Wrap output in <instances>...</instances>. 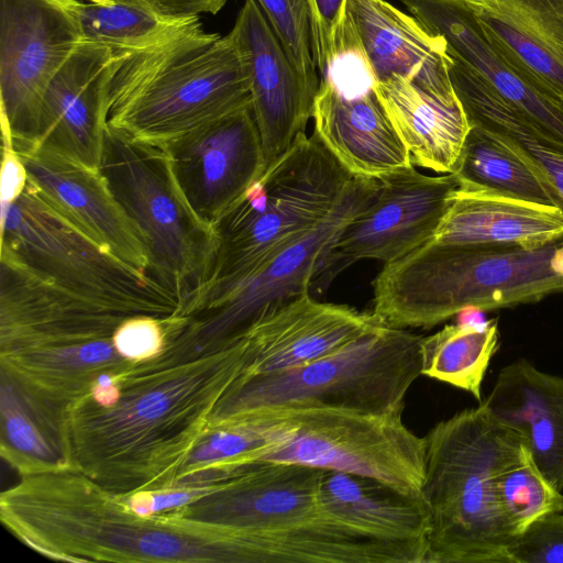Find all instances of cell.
Listing matches in <instances>:
<instances>
[{"label":"cell","instance_id":"1","mask_svg":"<svg viewBox=\"0 0 563 563\" xmlns=\"http://www.w3.org/2000/svg\"><path fill=\"white\" fill-rule=\"evenodd\" d=\"M243 366L238 339L208 350L167 336L161 354L113 373L109 406L87 394L66 410L56 440L65 467L117 494L169 487Z\"/></svg>","mask_w":563,"mask_h":563},{"label":"cell","instance_id":"2","mask_svg":"<svg viewBox=\"0 0 563 563\" xmlns=\"http://www.w3.org/2000/svg\"><path fill=\"white\" fill-rule=\"evenodd\" d=\"M7 529L59 561L245 563L244 536L177 510L142 516L69 468L21 476L0 495Z\"/></svg>","mask_w":563,"mask_h":563},{"label":"cell","instance_id":"3","mask_svg":"<svg viewBox=\"0 0 563 563\" xmlns=\"http://www.w3.org/2000/svg\"><path fill=\"white\" fill-rule=\"evenodd\" d=\"M114 53L107 123L140 140L164 144L251 104L233 33L207 32L199 16L152 45Z\"/></svg>","mask_w":563,"mask_h":563},{"label":"cell","instance_id":"4","mask_svg":"<svg viewBox=\"0 0 563 563\" xmlns=\"http://www.w3.org/2000/svg\"><path fill=\"white\" fill-rule=\"evenodd\" d=\"M420 497L429 515L423 563H510L516 540L497 497V477L529 453L523 438L482 405L424 435Z\"/></svg>","mask_w":563,"mask_h":563},{"label":"cell","instance_id":"5","mask_svg":"<svg viewBox=\"0 0 563 563\" xmlns=\"http://www.w3.org/2000/svg\"><path fill=\"white\" fill-rule=\"evenodd\" d=\"M372 313L399 328L431 329L468 310L537 302L563 292V239L536 247L428 242L384 264Z\"/></svg>","mask_w":563,"mask_h":563},{"label":"cell","instance_id":"6","mask_svg":"<svg viewBox=\"0 0 563 563\" xmlns=\"http://www.w3.org/2000/svg\"><path fill=\"white\" fill-rule=\"evenodd\" d=\"M421 339L380 322L346 346L307 365L240 376L219 401L210 430L286 409L402 413L405 397L421 375Z\"/></svg>","mask_w":563,"mask_h":563},{"label":"cell","instance_id":"7","mask_svg":"<svg viewBox=\"0 0 563 563\" xmlns=\"http://www.w3.org/2000/svg\"><path fill=\"white\" fill-rule=\"evenodd\" d=\"M355 177L316 132L300 133L213 223L214 252L196 288L238 279L317 227L341 202Z\"/></svg>","mask_w":563,"mask_h":563},{"label":"cell","instance_id":"8","mask_svg":"<svg viewBox=\"0 0 563 563\" xmlns=\"http://www.w3.org/2000/svg\"><path fill=\"white\" fill-rule=\"evenodd\" d=\"M99 170L144 240L148 276L183 301L201 282L216 236L185 198L165 145L107 123Z\"/></svg>","mask_w":563,"mask_h":563},{"label":"cell","instance_id":"9","mask_svg":"<svg viewBox=\"0 0 563 563\" xmlns=\"http://www.w3.org/2000/svg\"><path fill=\"white\" fill-rule=\"evenodd\" d=\"M236 424H254L268 439L256 462L361 475L404 494H420L426 441L405 424L402 413L286 409L256 413L229 427Z\"/></svg>","mask_w":563,"mask_h":563},{"label":"cell","instance_id":"10","mask_svg":"<svg viewBox=\"0 0 563 563\" xmlns=\"http://www.w3.org/2000/svg\"><path fill=\"white\" fill-rule=\"evenodd\" d=\"M1 254L80 297L128 317L175 316L180 298L104 250L26 185L1 207Z\"/></svg>","mask_w":563,"mask_h":563},{"label":"cell","instance_id":"11","mask_svg":"<svg viewBox=\"0 0 563 563\" xmlns=\"http://www.w3.org/2000/svg\"><path fill=\"white\" fill-rule=\"evenodd\" d=\"M378 189V179L355 177L341 202L317 227L238 279L189 292L170 318L168 330L202 349H214L238 339L286 303L311 294L328 250Z\"/></svg>","mask_w":563,"mask_h":563},{"label":"cell","instance_id":"12","mask_svg":"<svg viewBox=\"0 0 563 563\" xmlns=\"http://www.w3.org/2000/svg\"><path fill=\"white\" fill-rule=\"evenodd\" d=\"M378 180L374 200L342 229L328 250L311 290H327L340 273L358 261L387 264L430 242L459 189L452 173L429 176L415 165Z\"/></svg>","mask_w":563,"mask_h":563},{"label":"cell","instance_id":"13","mask_svg":"<svg viewBox=\"0 0 563 563\" xmlns=\"http://www.w3.org/2000/svg\"><path fill=\"white\" fill-rule=\"evenodd\" d=\"M81 42L58 0H0L1 131L12 144L36 141L44 93Z\"/></svg>","mask_w":563,"mask_h":563},{"label":"cell","instance_id":"14","mask_svg":"<svg viewBox=\"0 0 563 563\" xmlns=\"http://www.w3.org/2000/svg\"><path fill=\"white\" fill-rule=\"evenodd\" d=\"M164 145L185 198L211 227L265 170L251 104Z\"/></svg>","mask_w":563,"mask_h":563},{"label":"cell","instance_id":"15","mask_svg":"<svg viewBox=\"0 0 563 563\" xmlns=\"http://www.w3.org/2000/svg\"><path fill=\"white\" fill-rule=\"evenodd\" d=\"M128 317L0 260V354L111 339Z\"/></svg>","mask_w":563,"mask_h":563},{"label":"cell","instance_id":"16","mask_svg":"<svg viewBox=\"0 0 563 563\" xmlns=\"http://www.w3.org/2000/svg\"><path fill=\"white\" fill-rule=\"evenodd\" d=\"M342 49L358 55L375 82L400 76L445 106L460 104L443 40L386 0H346L335 55Z\"/></svg>","mask_w":563,"mask_h":563},{"label":"cell","instance_id":"17","mask_svg":"<svg viewBox=\"0 0 563 563\" xmlns=\"http://www.w3.org/2000/svg\"><path fill=\"white\" fill-rule=\"evenodd\" d=\"M12 146L26 168L32 191L101 247L148 276L144 240L99 169L33 143Z\"/></svg>","mask_w":563,"mask_h":563},{"label":"cell","instance_id":"18","mask_svg":"<svg viewBox=\"0 0 563 563\" xmlns=\"http://www.w3.org/2000/svg\"><path fill=\"white\" fill-rule=\"evenodd\" d=\"M231 32L246 64L266 169L305 132L316 96L305 86L256 0H244Z\"/></svg>","mask_w":563,"mask_h":563},{"label":"cell","instance_id":"19","mask_svg":"<svg viewBox=\"0 0 563 563\" xmlns=\"http://www.w3.org/2000/svg\"><path fill=\"white\" fill-rule=\"evenodd\" d=\"M115 53L81 42L48 85L35 145L99 169Z\"/></svg>","mask_w":563,"mask_h":563},{"label":"cell","instance_id":"20","mask_svg":"<svg viewBox=\"0 0 563 563\" xmlns=\"http://www.w3.org/2000/svg\"><path fill=\"white\" fill-rule=\"evenodd\" d=\"M380 322L372 311L322 302L307 294L264 317L239 336L244 362L240 376L307 365L346 346Z\"/></svg>","mask_w":563,"mask_h":563},{"label":"cell","instance_id":"21","mask_svg":"<svg viewBox=\"0 0 563 563\" xmlns=\"http://www.w3.org/2000/svg\"><path fill=\"white\" fill-rule=\"evenodd\" d=\"M131 362L115 350L112 339L0 354L1 378L14 387L56 450L66 410L99 377Z\"/></svg>","mask_w":563,"mask_h":563},{"label":"cell","instance_id":"22","mask_svg":"<svg viewBox=\"0 0 563 563\" xmlns=\"http://www.w3.org/2000/svg\"><path fill=\"white\" fill-rule=\"evenodd\" d=\"M400 2L429 32L443 40L449 54L533 124L563 143V107L539 91L498 54L466 0Z\"/></svg>","mask_w":563,"mask_h":563},{"label":"cell","instance_id":"23","mask_svg":"<svg viewBox=\"0 0 563 563\" xmlns=\"http://www.w3.org/2000/svg\"><path fill=\"white\" fill-rule=\"evenodd\" d=\"M498 54L563 107V0H466Z\"/></svg>","mask_w":563,"mask_h":563},{"label":"cell","instance_id":"24","mask_svg":"<svg viewBox=\"0 0 563 563\" xmlns=\"http://www.w3.org/2000/svg\"><path fill=\"white\" fill-rule=\"evenodd\" d=\"M312 118L321 142L353 176L378 179L413 165L374 89L345 96L325 77Z\"/></svg>","mask_w":563,"mask_h":563},{"label":"cell","instance_id":"25","mask_svg":"<svg viewBox=\"0 0 563 563\" xmlns=\"http://www.w3.org/2000/svg\"><path fill=\"white\" fill-rule=\"evenodd\" d=\"M479 405L523 438L536 466L562 493L563 377L517 360L499 371Z\"/></svg>","mask_w":563,"mask_h":563},{"label":"cell","instance_id":"26","mask_svg":"<svg viewBox=\"0 0 563 563\" xmlns=\"http://www.w3.org/2000/svg\"><path fill=\"white\" fill-rule=\"evenodd\" d=\"M563 239V210L457 189L433 239L439 245L536 247Z\"/></svg>","mask_w":563,"mask_h":563},{"label":"cell","instance_id":"27","mask_svg":"<svg viewBox=\"0 0 563 563\" xmlns=\"http://www.w3.org/2000/svg\"><path fill=\"white\" fill-rule=\"evenodd\" d=\"M324 509L366 533L427 551L429 515L420 495H408L371 477L323 470Z\"/></svg>","mask_w":563,"mask_h":563},{"label":"cell","instance_id":"28","mask_svg":"<svg viewBox=\"0 0 563 563\" xmlns=\"http://www.w3.org/2000/svg\"><path fill=\"white\" fill-rule=\"evenodd\" d=\"M374 91L412 164L452 173L471 124L461 106H445L400 76L375 82Z\"/></svg>","mask_w":563,"mask_h":563},{"label":"cell","instance_id":"29","mask_svg":"<svg viewBox=\"0 0 563 563\" xmlns=\"http://www.w3.org/2000/svg\"><path fill=\"white\" fill-rule=\"evenodd\" d=\"M448 73L468 122L504 139L542 174L563 202V143L508 104L452 55H449Z\"/></svg>","mask_w":563,"mask_h":563},{"label":"cell","instance_id":"30","mask_svg":"<svg viewBox=\"0 0 563 563\" xmlns=\"http://www.w3.org/2000/svg\"><path fill=\"white\" fill-rule=\"evenodd\" d=\"M470 124L452 172L460 190L494 194L563 210L554 188L520 153L495 132Z\"/></svg>","mask_w":563,"mask_h":563},{"label":"cell","instance_id":"31","mask_svg":"<svg viewBox=\"0 0 563 563\" xmlns=\"http://www.w3.org/2000/svg\"><path fill=\"white\" fill-rule=\"evenodd\" d=\"M498 346L496 320L483 325H445L421 339V375L463 389L481 401L482 384Z\"/></svg>","mask_w":563,"mask_h":563},{"label":"cell","instance_id":"32","mask_svg":"<svg viewBox=\"0 0 563 563\" xmlns=\"http://www.w3.org/2000/svg\"><path fill=\"white\" fill-rule=\"evenodd\" d=\"M76 19L82 42L97 43L114 52L152 45L199 15L170 16L143 5L115 0L111 5L58 0Z\"/></svg>","mask_w":563,"mask_h":563},{"label":"cell","instance_id":"33","mask_svg":"<svg viewBox=\"0 0 563 563\" xmlns=\"http://www.w3.org/2000/svg\"><path fill=\"white\" fill-rule=\"evenodd\" d=\"M1 456L20 476L66 468L14 387L2 378Z\"/></svg>","mask_w":563,"mask_h":563},{"label":"cell","instance_id":"34","mask_svg":"<svg viewBox=\"0 0 563 563\" xmlns=\"http://www.w3.org/2000/svg\"><path fill=\"white\" fill-rule=\"evenodd\" d=\"M500 509L518 537L544 515L561 510L563 494L536 466L530 452L497 477Z\"/></svg>","mask_w":563,"mask_h":563},{"label":"cell","instance_id":"35","mask_svg":"<svg viewBox=\"0 0 563 563\" xmlns=\"http://www.w3.org/2000/svg\"><path fill=\"white\" fill-rule=\"evenodd\" d=\"M307 89L317 95L320 77L313 59L308 0H256Z\"/></svg>","mask_w":563,"mask_h":563},{"label":"cell","instance_id":"36","mask_svg":"<svg viewBox=\"0 0 563 563\" xmlns=\"http://www.w3.org/2000/svg\"><path fill=\"white\" fill-rule=\"evenodd\" d=\"M510 563H563V510L549 512L520 533L508 550Z\"/></svg>","mask_w":563,"mask_h":563},{"label":"cell","instance_id":"37","mask_svg":"<svg viewBox=\"0 0 563 563\" xmlns=\"http://www.w3.org/2000/svg\"><path fill=\"white\" fill-rule=\"evenodd\" d=\"M111 339L123 357L144 362L162 353L167 336L163 320L151 316H134L124 320Z\"/></svg>","mask_w":563,"mask_h":563},{"label":"cell","instance_id":"38","mask_svg":"<svg viewBox=\"0 0 563 563\" xmlns=\"http://www.w3.org/2000/svg\"><path fill=\"white\" fill-rule=\"evenodd\" d=\"M308 3L313 59L322 79L335 57L336 40L345 14L346 0H308Z\"/></svg>","mask_w":563,"mask_h":563},{"label":"cell","instance_id":"39","mask_svg":"<svg viewBox=\"0 0 563 563\" xmlns=\"http://www.w3.org/2000/svg\"><path fill=\"white\" fill-rule=\"evenodd\" d=\"M2 144L0 199L1 207H4L14 202L25 190L27 172L11 139L2 136Z\"/></svg>","mask_w":563,"mask_h":563},{"label":"cell","instance_id":"40","mask_svg":"<svg viewBox=\"0 0 563 563\" xmlns=\"http://www.w3.org/2000/svg\"><path fill=\"white\" fill-rule=\"evenodd\" d=\"M170 16L217 14L228 0H124Z\"/></svg>","mask_w":563,"mask_h":563},{"label":"cell","instance_id":"41","mask_svg":"<svg viewBox=\"0 0 563 563\" xmlns=\"http://www.w3.org/2000/svg\"><path fill=\"white\" fill-rule=\"evenodd\" d=\"M90 3L100 4V5H111L115 2V0H86Z\"/></svg>","mask_w":563,"mask_h":563},{"label":"cell","instance_id":"42","mask_svg":"<svg viewBox=\"0 0 563 563\" xmlns=\"http://www.w3.org/2000/svg\"><path fill=\"white\" fill-rule=\"evenodd\" d=\"M561 510H563V497H562Z\"/></svg>","mask_w":563,"mask_h":563}]
</instances>
